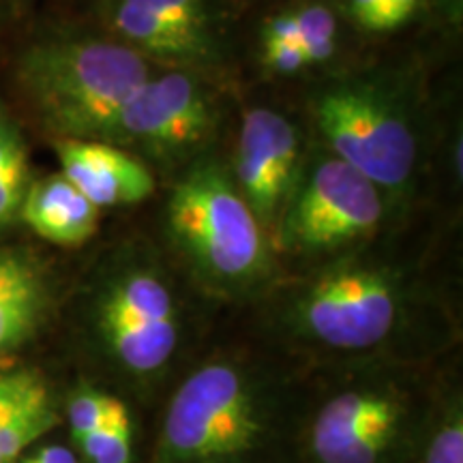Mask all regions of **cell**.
Returning a JSON list of instances; mask_svg holds the SVG:
<instances>
[{"instance_id": "15", "label": "cell", "mask_w": 463, "mask_h": 463, "mask_svg": "<svg viewBox=\"0 0 463 463\" xmlns=\"http://www.w3.org/2000/svg\"><path fill=\"white\" fill-rule=\"evenodd\" d=\"M61 425L48 382L26 369L15 391L0 403V463H17Z\"/></svg>"}, {"instance_id": "21", "label": "cell", "mask_w": 463, "mask_h": 463, "mask_svg": "<svg viewBox=\"0 0 463 463\" xmlns=\"http://www.w3.org/2000/svg\"><path fill=\"white\" fill-rule=\"evenodd\" d=\"M354 20L364 31L384 33L391 31L389 0H347Z\"/></svg>"}, {"instance_id": "8", "label": "cell", "mask_w": 463, "mask_h": 463, "mask_svg": "<svg viewBox=\"0 0 463 463\" xmlns=\"http://www.w3.org/2000/svg\"><path fill=\"white\" fill-rule=\"evenodd\" d=\"M382 222L380 189L337 157L314 165L277 223L288 251L322 253L363 241Z\"/></svg>"}, {"instance_id": "24", "label": "cell", "mask_w": 463, "mask_h": 463, "mask_svg": "<svg viewBox=\"0 0 463 463\" xmlns=\"http://www.w3.org/2000/svg\"><path fill=\"white\" fill-rule=\"evenodd\" d=\"M439 7L444 9V14H447L450 22H459L461 20L463 0H439Z\"/></svg>"}, {"instance_id": "17", "label": "cell", "mask_w": 463, "mask_h": 463, "mask_svg": "<svg viewBox=\"0 0 463 463\" xmlns=\"http://www.w3.org/2000/svg\"><path fill=\"white\" fill-rule=\"evenodd\" d=\"M28 184L31 178L24 137L7 109L0 106V225L20 217Z\"/></svg>"}, {"instance_id": "10", "label": "cell", "mask_w": 463, "mask_h": 463, "mask_svg": "<svg viewBox=\"0 0 463 463\" xmlns=\"http://www.w3.org/2000/svg\"><path fill=\"white\" fill-rule=\"evenodd\" d=\"M300 157L298 131L270 108H253L242 116L236 187L262 228H275L294 195Z\"/></svg>"}, {"instance_id": "5", "label": "cell", "mask_w": 463, "mask_h": 463, "mask_svg": "<svg viewBox=\"0 0 463 463\" xmlns=\"http://www.w3.org/2000/svg\"><path fill=\"white\" fill-rule=\"evenodd\" d=\"M34 112L58 140H114L131 95L150 78L146 58L127 43L54 39L33 45L17 69Z\"/></svg>"}, {"instance_id": "20", "label": "cell", "mask_w": 463, "mask_h": 463, "mask_svg": "<svg viewBox=\"0 0 463 463\" xmlns=\"http://www.w3.org/2000/svg\"><path fill=\"white\" fill-rule=\"evenodd\" d=\"M264 65L277 73H297L307 65L303 42H262Z\"/></svg>"}, {"instance_id": "7", "label": "cell", "mask_w": 463, "mask_h": 463, "mask_svg": "<svg viewBox=\"0 0 463 463\" xmlns=\"http://www.w3.org/2000/svg\"><path fill=\"white\" fill-rule=\"evenodd\" d=\"M316 123L337 157L378 189H402L416 167V137L403 109L369 82H345L316 101Z\"/></svg>"}, {"instance_id": "12", "label": "cell", "mask_w": 463, "mask_h": 463, "mask_svg": "<svg viewBox=\"0 0 463 463\" xmlns=\"http://www.w3.org/2000/svg\"><path fill=\"white\" fill-rule=\"evenodd\" d=\"M50 283L22 249H0V356L28 344L48 317Z\"/></svg>"}, {"instance_id": "13", "label": "cell", "mask_w": 463, "mask_h": 463, "mask_svg": "<svg viewBox=\"0 0 463 463\" xmlns=\"http://www.w3.org/2000/svg\"><path fill=\"white\" fill-rule=\"evenodd\" d=\"M20 217L42 239L61 247H78L97 232L99 208L62 174H50L28 184Z\"/></svg>"}, {"instance_id": "19", "label": "cell", "mask_w": 463, "mask_h": 463, "mask_svg": "<svg viewBox=\"0 0 463 463\" xmlns=\"http://www.w3.org/2000/svg\"><path fill=\"white\" fill-rule=\"evenodd\" d=\"M127 3L176 26L213 34V17L206 7V0H127Z\"/></svg>"}, {"instance_id": "3", "label": "cell", "mask_w": 463, "mask_h": 463, "mask_svg": "<svg viewBox=\"0 0 463 463\" xmlns=\"http://www.w3.org/2000/svg\"><path fill=\"white\" fill-rule=\"evenodd\" d=\"M436 391L412 363H344L307 386L298 463H412Z\"/></svg>"}, {"instance_id": "16", "label": "cell", "mask_w": 463, "mask_h": 463, "mask_svg": "<svg viewBox=\"0 0 463 463\" xmlns=\"http://www.w3.org/2000/svg\"><path fill=\"white\" fill-rule=\"evenodd\" d=\"M412 463H463V395L459 386H438Z\"/></svg>"}, {"instance_id": "9", "label": "cell", "mask_w": 463, "mask_h": 463, "mask_svg": "<svg viewBox=\"0 0 463 463\" xmlns=\"http://www.w3.org/2000/svg\"><path fill=\"white\" fill-rule=\"evenodd\" d=\"M213 97L189 73L148 78L125 103L112 144H137L164 157H184L215 133Z\"/></svg>"}, {"instance_id": "18", "label": "cell", "mask_w": 463, "mask_h": 463, "mask_svg": "<svg viewBox=\"0 0 463 463\" xmlns=\"http://www.w3.org/2000/svg\"><path fill=\"white\" fill-rule=\"evenodd\" d=\"M82 463H137V422L129 399L114 403L106 425L75 447Z\"/></svg>"}, {"instance_id": "4", "label": "cell", "mask_w": 463, "mask_h": 463, "mask_svg": "<svg viewBox=\"0 0 463 463\" xmlns=\"http://www.w3.org/2000/svg\"><path fill=\"white\" fill-rule=\"evenodd\" d=\"M97 352L125 386L123 397L150 402L181 364L189 337L187 305L174 281L142 260L116 266L89 305Z\"/></svg>"}, {"instance_id": "23", "label": "cell", "mask_w": 463, "mask_h": 463, "mask_svg": "<svg viewBox=\"0 0 463 463\" xmlns=\"http://www.w3.org/2000/svg\"><path fill=\"white\" fill-rule=\"evenodd\" d=\"M416 7H419V0H389L391 31L392 28L405 24V22L414 15Z\"/></svg>"}, {"instance_id": "22", "label": "cell", "mask_w": 463, "mask_h": 463, "mask_svg": "<svg viewBox=\"0 0 463 463\" xmlns=\"http://www.w3.org/2000/svg\"><path fill=\"white\" fill-rule=\"evenodd\" d=\"M17 463H82L69 442H42L28 449Z\"/></svg>"}, {"instance_id": "6", "label": "cell", "mask_w": 463, "mask_h": 463, "mask_svg": "<svg viewBox=\"0 0 463 463\" xmlns=\"http://www.w3.org/2000/svg\"><path fill=\"white\" fill-rule=\"evenodd\" d=\"M167 230L191 273L219 297H251L273 275L264 228L222 167L184 174L167 202Z\"/></svg>"}, {"instance_id": "2", "label": "cell", "mask_w": 463, "mask_h": 463, "mask_svg": "<svg viewBox=\"0 0 463 463\" xmlns=\"http://www.w3.org/2000/svg\"><path fill=\"white\" fill-rule=\"evenodd\" d=\"M422 298L391 266L339 262L288 288L273 305V328L297 350L333 363H410L425 350Z\"/></svg>"}, {"instance_id": "11", "label": "cell", "mask_w": 463, "mask_h": 463, "mask_svg": "<svg viewBox=\"0 0 463 463\" xmlns=\"http://www.w3.org/2000/svg\"><path fill=\"white\" fill-rule=\"evenodd\" d=\"M61 174L97 208L131 206L150 198L155 178L140 159L99 140H56Z\"/></svg>"}, {"instance_id": "1", "label": "cell", "mask_w": 463, "mask_h": 463, "mask_svg": "<svg viewBox=\"0 0 463 463\" xmlns=\"http://www.w3.org/2000/svg\"><path fill=\"white\" fill-rule=\"evenodd\" d=\"M305 403L275 364L217 352L172 382L146 463H298Z\"/></svg>"}, {"instance_id": "14", "label": "cell", "mask_w": 463, "mask_h": 463, "mask_svg": "<svg viewBox=\"0 0 463 463\" xmlns=\"http://www.w3.org/2000/svg\"><path fill=\"white\" fill-rule=\"evenodd\" d=\"M112 28L123 42L140 54L164 61H206L215 52V34L176 26L148 14L127 0H114L108 9Z\"/></svg>"}]
</instances>
